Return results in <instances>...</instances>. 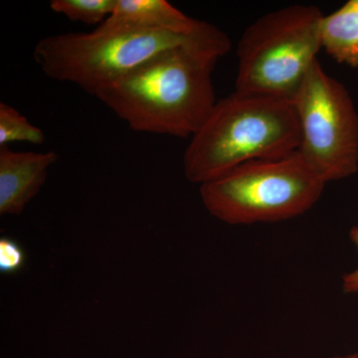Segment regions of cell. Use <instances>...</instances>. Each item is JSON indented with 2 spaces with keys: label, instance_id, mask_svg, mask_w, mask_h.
Wrapping results in <instances>:
<instances>
[{
  "label": "cell",
  "instance_id": "cell-1",
  "mask_svg": "<svg viewBox=\"0 0 358 358\" xmlns=\"http://www.w3.org/2000/svg\"><path fill=\"white\" fill-rule=\"evenodd\" d=\"M230 49L225 33L162 52L96 98L134 131L192 138L217 102L212 73Z\"/></svg>",
  "mask_w": 358,
  "mask_h": 358
},
{
  "label": "cell",
  "instance_id": "cell-2",
  "mask_svg": "<svg viewBox=\"0 0 358 358\" xmlns=\"http://www.w3.org/2000/svg\"><path fill=\"white\" fill-rule=\"evenodd\" d=\"M300 122L293 101L235 91L216 102L183 155L185 178L203 183L255 160L296 152Z\"/></svg>",
  "mask_w": 358,
  "mask_h": 358
},
{
  "label": "cell",
  "instance_id": "cell-3",
  "mask_svg": "<svg viewBox=\"0 0 358 358\" xmlns=\"http://www.w3.org/2000/svg\"><path fill=\"white\" fill-rule=\"evenodd\" d=\"M223 34L208 22L193 34L181 35L105 21L91 33L44 37L35 45L33 56L51 79L77 85L96 96L162 52Z\"/></svg>",
  "mask_w": 358,
  "mask_h": 358
},
{
  "label": "cell",
  "instance_id": "cell-4",
  "mask_svg": "<svg viewBox=\"0 0 358 358\" xmlns=\"http://www.w3.org/2000/svg\"><path fill=\"white\" fill-rule=\"evenodd\" d=\"M327 183L299 150L255 160L200 186L205 208L232 225L278 222L301 215L319 201Z\"/></svg>",
  "mask_w": 358,
  "mask_h": 358
},
{
  "label": "cell",
  "instance_id": "cell-5",
  "mask_svg": "<svg viewBox=\"0 0 358 358\" xmlns=\"http://www.w3.org/2000/svg\"><path fill=\"white\" fill-rule=\"evenodd\" d=\"M322 18L296 4L254 21L238 43L235 91L293 101L322 49Z\"/></svg>",
  "mask_w": 358,
  "mask_h": 358
},
{
  "label": "cell",
  "instance_id": "cell-6",
  "mask_svg": "<svg viewBox=\"0 0 358 358\" xmlns=\"http://www.w3.org/2000/svg\"><path fill=\"white\" fill-rule=\"evenodd\" d=\"M293 102L301 129L299 152L324 182L358 171V114L341 82L315 61Z\"/></svg>",
  "mask_w": 358,
  "mask_h": 358
},
{
  "label": "cell",
  "instance_id": "cell-7",
  "mask_svg": "<svg viewBox=\"0 0 358 358\" xmlns=\"http://www.w3.org/2000/svg\"><path fill=\"white\" fill-rule=\"evenodd\" d=\"M58 159L55 152H13L8 147L0 148V214L22 213Z\"/></svg>",
  "mask_w": 358,
  "mask_h": 358
},
{
  "label": "cell",
  "instance_id": "cell-8",
  "mask_svg": "<svg viewBox=\"0 0 358 358\" xmlns=\"http://www.w3.org/2000/svg\"><path fill=\"white\" fill-rule=\"evenodd\" d=\"M106 21L181 35L193 34L205 24V21L188 17L166 0H117L114 13Z\"/></svg>",
  "mask_w": 358,
  "mask_h": 358
},
{
  "label": "cell",
  "instance_id": "cell-9",
  "mask_svg": "<svg viewBox=\"0 0 358 358\" xmlns=\"http://www.w3.org/2000/svg\"><path fill=\"white\" fill-rule=\"evenodd\" d=\"M322 48L339 64L358 68V0L324 15L320 29Z\"/></svg>",
  "mask_w": 358,
  "mask_h": 358
},
{
  "label": "cell",
  "instance_id": "cell-10",
  "mask_svg": "<svg viewBox=\"0 0 358 358\" xmlns=\"http://www.w3.org/2000/svg\"><path fill=\"white\" fill-rule=\"evenodd\" d=\"M117 0H52L50 8L73 22L102 24L114 13Z\"/></svg>",
  "mask_w": 358,
  "mask_h": 358
},
{
  "label": "cell",
  "instance_id": "cell-11",
  "mask_svg": "<svg viewBox=\"0 0 358 358\" xmlns=\"http://www.w3.org/2000/svg\"><path fill=\"white\" fill-rule=\"evenodd\" d=\"M14 141H25L32 145H42L44 131L6 103H0V148Z\"/></svg>",
  "mask_w": 358,
  "mask_h": 358
},
{
  "label": "cell",
  "instance_id": "cell-12",
  "mask_svg": "<svg viewBox=\"0 0 358 358\" xmlns=\"http://www.w3.org/2000/svg\"><path fill=\"white\" fill-rule=\"evenodd\" d=\"M27 256L25 250L15 240L8 237L0 239V272L11 275L25 267Z\"/></svg>",
  "mask_w": 358,
  "mask_h": 358
},
{
  "label": "cell",
  "instance_id": "cell-13",
  "mask_svg": "<svg viewBox=\"0 0 358 358\" xmlns=\"http://www.w3.org/2000/svg\"><path fill=\"white\" fill-rule=\"evenodd\" d=\"M350 237L358 250V226L350 230ZM343 287L345 293L358 294V267L343 277Z\"/></svg>",
  "mask_w": 358,
  "mask_h": 358
},
{
  "label": "cell",
  "instance_id": "cell-14",
  "mask_svg": "<svg viewBox=\"0 0 358 358\" xmlns=\"http://www.w3.org/2000/svg\"><path fill=\"white\" fill-rule=\"evenodd\" d=\"M331 358H358V355H345V357H334Z\"/></svg>",
  "mask_w": 358,
  "mask_h": 358
}]
</instances>
